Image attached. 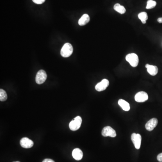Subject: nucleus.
I'll list each match as a JSON object with an SVG mask.
<instances>
[{
    "instance_id": "obj_16",
    "label": "nucleus",
    "mask_w": 162,
    "mask_h": 162,
    "mask_svg": "<svg viewBox=\"0 0 162 162\" xmlns=\"http://www.w3.org/2000/svg\"><path fill=\"white\" fill-rule=\"evenodd\" d=\"M138 18L141 20L142 24H146V21L148 19V16L147 15V13L145 12H142L139 13L138 15Z\"/></svg>"
},
{
    "instance_id": "obj_20",
    "label": "nucleus",
    "mask_w": 162,
    "mask_h": 162,
    "mask_svg": "<svg viewBox=\"0 0 162 162\" xmlns=\"http://www.w3.org/2000/svg\"><path fill=\"white\" fill-rule=\"evenodd\" d=\"M157 160H158L159 162H162V153L159 154L158 156H157Z\"/></svg>"
},
{
    "instance_id": "obj_11",
    "label": "nucleus",
    "mask_w": 162,
    "mask_h": 162,
    "mask_svg": "<svg viewBox=\"0 0 162 162\" xmlns=\"http://www.w3.org/2000/svg\"><path fill=\"white\" fill-rule=\"evenodd\" d=\"M145 68H147V72L151 75H156L158 73V68L156 66L146 64Z\"/></svg>"
},
{
    "instance_id": "obj_5",
    "label": "nucleus",
    "mask_w": 162,
    "mask_h": 162,
    "mask_svg": "<svg viewBox=\"0 0 162 162\" xmlns=\"http://www.w3.org/2000/svg\"><path fill=\"white\" fill-rule=\"evenodd\" d=\"M102 135L104 137L110 136L111 137H115L116 136L117 134L115 130L110 126H106L103 129L102 132Z\"/></svg>"
},
{
    "instance_id": "obj_3",
    "label": "nucleus",
    "mask_w": 162,
    "mask_h": 162,
    "mask_svg": "<svg viewBox=\"0 0 162 162\" xmlns=\"http://www.w3.org/2000/svg\"><path fill=\"white\" fill-rule=\"evenodd\" d=\"M126 60L133 67H136L139 63L138 56L135 53L128 54L126 57Z\"/></svg>"
},
{
    "instance_id": "obj_10",
    "label": "nucleus",
    "mask_w": 162,
    "mask_h": 162,
    "mask_svg": "<svg viewBox=\"0 0 162 162\" xmlns=\"http://www.w3.org/2000/svg\"><path fill=\"white\" fill-rule=\"evenodd\" d=\"M158 121L156 118H153L149 120L145 124V128L148 131H152L157 126Z\"/></svg>"
},
{
    "instance_id": "obj_9",
    "label": "nucleus",
    "mask_w": 162,
    "mask_h": 162,
    "mask_svg": "<svg viewBox=\"0 0 162 162\" xmlns=\"http://www.w3.org/2000/svg\"><path fill=\"white\" fill-rule=\"evenodd\" d=\"M20 144L24 148L29 149L33 147L34 143L31 140L27 137L22 138L20 141Z\"/></svg>"
},
{
    "instance_id": "obj_21",
    "label": "nucleus",
    "mask_w": 162,
    "mask_h": 162,
    "mask_svg": "<svg viewBox=\"0 0 162 162\" xmlns=\"http://www.w3.org/2000/svg\"><path fill=\"white\" fill-rule=\"evenodd\" d=\"M42 162H55L54 160L52 159H47L43 160Z\"/></svg>"
},
{
    "instance_id": "obj_19",
    "label": "nucleus",
    "mask_w": 162,
    "mask_h": 162,
    "mask_svg": "<svg viewBox=\"0 0 162 162\" xmlns=\"http://www.w3.org/2000/svg\"><path fill=\"white\" fill-rule=\"evenodd\" d=\"M33 2L37 4H42L44 3L46 0H32Z\"/></svg>"
},
{
    "instance_id": "obj_7",
    "label": "nucleus",
    "mask_w": 162,
    "mask_h": 162,
    "mask_svg": "<svg viewBox=\"0 0 162 162\" xmlns=\"http://www.w3.org/2000/svg\"><path fill=\"white\" fill-rule=\"evenodd\" d=\"M148 99V95L145 92H140L136 94L135 99L137 102H144Z\"/></svg>"
},
{
    "instance_id": "obj_14",
    "label": "nucleus",
    "mask_w": 162,
    "mask_h": 162,
    "mask_svg": "<svg viewBox=\"0 0 162 162\" xmlns=\"http://www.w3.org/2000/svg\"><path fill=\"white\" fill-rule=\"evenodd\" d=\"M118 104L122 108L123 111H128L130 109L129 104L124 99H120L118 102Z\"/></svg>"
},
{
    "instance_id": "obj_15",
    "label": "nucleus",
    "mask_w": 162,
    "mask_h": 162,
    "mask_svg": "<svg viewBox=\"0 0 162 162\" xmlns=\"http://www.w3.org/2000/svg\"><path fill=\"white\" fill-rule=\"evenodd\" d=\"M113 9L117 12L121 14H124L126 12V9L125 7L120 5L119 3L115 4V5L113 6Z\"/></svg>"
},
{
    "instance_id": "obj_8",
    "label": "nucleus",
    "mask_w": 162,
    "mask_h": 162,
    "mask_svg": "<svg viewBox=\"0 0 162 162\" xmlns=\"http://www.w3.org/2000/svg\"><path fill=\"white\" fill-rule=\"evenodd\" d=\"M109 81L106 79H104L100 83L97 84L95 89L98 92H102L105 90L109 85Z\"/></svg>"
},
{
    "instance_id": "obj_2",
    "label": "nucleus",
    "mask_w": 162,
    "mask_h": 162,
    "mask_svg": "<svg viewBox=\"0 0 162 162\" xmlns=\"http://www.w3.org/2000/svg\"><path fill=\"white\" fill-rule=\"evenodd\" d=\"M82 119L80 116H77L71 122L69 125V127L71 130L73 131L78 130L82 124Z\"/></svg>"
},
{
    "instance_id": "obj_18",
    "label": "nucleus",
    "mask_w": 162,
    "mask_h": 162,
    "mask_svg": "<svg viewBox=\"0 0 162 162\" xmlns=\"http://www.w3.org/2000/svg\"><path fill=\"white\" fill-rule=\"evenodd\" d=\"M156 4H157V3L156 1H154V0H148L147 1L146 8L147 9H153L155 7Z\"/></svg>"
},
{
    "instance_id": "obj_23",
    "label": "nucleus",
    "mask_w": 162,
    "mask_h": 162,
    "mask_svg": "<svg viewBox=\"0 0 162 162\" xmlns=\"http://www.w3.org/2000/svg\"><path fill=\"white\" fill-rule=\"evenodd\" d=\"M19 162V161H16V162Z\"/></svg>"
},
{
    "instance_id": "obj_4",
    "label": "nucleus",
    "mask_w": 162,
    "mask_h": 162,
    "mask_svg": "<svg viewBox=\"0 0 162 162\" xmlns=\"http://www.w3.org/2000/svg\"><path fill=\"white\" fill-rule=\"evenodd\" d=\"M47 79V74L46 72L43 70H40L36 75V83L38 84H42L46 81Z\"/></svg>"
},
{
    "instance_id": "obj_17",
    "label": "nucleus",
    "mask_w": 162,
    "mask_h": 162,
    "mask_svg": "<svg viewBox=\"0 0 162 162\" xmlns=\"http://www.w3.org/2000/svg\"><path fill=\"white\" fill-rule=\"evenodd\" d=\"M7 99V95L6 91L4 90L0 89V101L1 102H5Z\"/></svg>"
},
{
    "instance_id": "obj_1",
    "label": "nucleus",
    "mask_w": 162,
    "mask_h": 162,
    "mask_svg": "<svg viewBox=\"0 0 162 162\" xmlns=\"http://www.w3.org/2000/svg\"><path fill=\"white\" fill-rule=\"evenodd\" d=\"M73 52V46L69 43H66L60 51V54L63 57H69Z\"/></svg>"
},
{
    "instance_id": "obj_22",
    "label": "nucleus",
    "mask_w": 162,
    "mask_h": 162,
    "mask_svg": "<svg viewBox=\"0 0 162 162\" xmlns=\"http://www.w3.org/2000/svg\"><path fill=\"white\" fill-rule=\"evenodd\" d=\"M158 22L159 23H162V18H159L158 19Z\"/></svg>"
},
{
    "instance_id": "obj_12",
    "label": "nucleus",
    "mask_w": 162,
    "mask_h": 162,
    "mask_svg": "<svg viewBox=\"0 0 162 162\" xmlns=\"http://www.w3.org/2000/svg\"><path fill=\"white\" fill-rule=\"evenodd\" d=\"M73 158L76 160H80L83 157V153L80 149L76 148L72 152Z\"/></svg>"
},
{
    "instance_id": "obj_13",
    "label": "nucleus",
    "mask_w": 162,
    "mask_h": 162,
    "mask_svg": "<svg viewBox=\"0 0 162 162\" xmlns=\"http://www.w3.org/2000/svg\"><path fill=\"white\" fill-rule=\"evenodd\" d=\"M90 20V18L88 15L87 14H84L79 19L78 23L80 26H84L89 23Z\"/></svg>"
},
{
    "instance_id": "obj_6",
    "label": "nucleus",
    "mask_w": 162,
    "mask_h": 162,
    "mask_svg": "<svg viewBox=\"0 0 162 162\" xmlns=\"http://www.w3.org/2000/svg\"><path fill=\"white\" fill-rule=\"evenodd\" d=\"M131 140L136 149H140L141 145V136L139 134L133 133L131 136Z\"/></svg>"
}]
</instances>
